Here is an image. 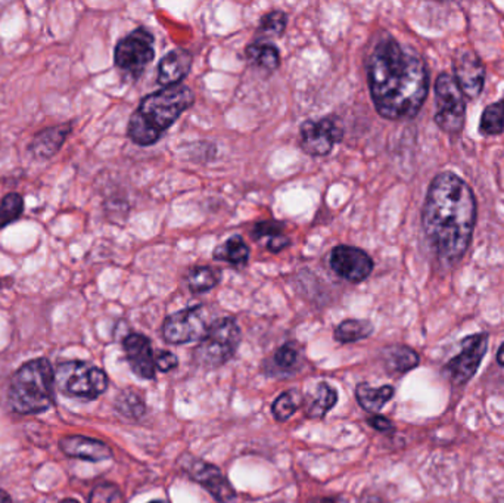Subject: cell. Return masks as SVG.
Here are the masks:
<instances>
[{
  "instance_id": "cell-24",
  "label": "cell",
  "mask_w": 504,
  "mask_h": 503,
  "mask_svg": "<svg viewBox=\"0 0 504 503\" xmlns=\"http://www.w3.org/2000/svg\"><path fill=\"white\" fill-rule=\"evenodd\" d=\"M374 332V325L369 321L347 319L336 326L335 340L340 342H356L367 339Z\"/></svg>"
},
{
  "instance_id": "cell-25",
  "label": "cell",
  "mask_w": 504,
  "mask_h": 503,
  "mask_svg": "<svg viewBox=\"0 0 504 503\" xmlns=\"http://www.w3.org/2000/svg\"><path fill=\"white\" fill-rule=\"evenodd\" d=\"M480 132L485 137H497L504 133V100L485 108L481 116Z\"/></svg>"
},
{
  "instance_id": "cell-14",
  "label": "cell",
  "mask_w": 504,
  "mask_h": 503,
  "mask_svg": "<svg viewBox=\"0 0 504 503\" xmlns=\"http://www.w3.org/2000/svg\"><path fill=\"white\" fill-rule=\"evenodd\" d=\"M183 468L188 471L192 480L206 487L218 502L232 503L236 499L234 487L225 479L217 466L204 463L201 459L190 458L189 463H183Z\"/></svg>"
},
{
  "instance_id": "cell-30",
  "label": "cell",
  "mask_w": 504,
  "mask_h": 503,
  "mask_svg": "<svg viewBox=\"0 0 504 503\" xmlns=\"http://www.w3.org/2000/svg\"><path fill=\"white\" fill-rule=\"evenodd\" d=\"M287 17L282 11H271L260 20L259 31L266 38H280L287 30Z\"/></svg>"
},
{
  "instance_id": "cell-15",
  "label": "cell",
  "mask_w": 504,
  "mask_h": 503,
  "mask_svg": "<svg viewBox=\"0 0 504 503\" xmlns=\"http://www.w3.org/2000/svg\"><path fill=\"white\" fill-rule=\"evenodd\" d=\"M123 347L128 365L136 375L144 380L155 378V356L149 339L142 334H130L124 339Z\"/></svg>"
},
{
  "instance_id": "cell-5",
  "label": "cell",
  "mask_w": 504,
  "mask_h": 503,
  "mask_svg": "<svg viewBox=\"0 0 504 503\" xmlns=\"http://www.w3.org/2000/svg\"><path fill=\"white\" fill-rule=\"evenodd\" d=\"M55 385L62 394L83 401H94L107 392L108 376L91 363L70 360L57 365Z\"/></svg>"
},
{
  "instance_id": "cell-39",
  "label": "cell",
  "mask_w": 504,
  "mask_h": 503,
  "mask_svg": "<svg viewBox=\"0 0 504 503\" xmlns=\"http://www.w3.org/2000/svg\"><path fill=\"white\" fill-rule=\"evenodd\" d=\"M316 503H336V502H335V500H332V499H322V500H319V502H316Z\"/></svg>"
},
{
  "instance_id": "cell-6",
  "label": "cell",
  "mask_w": 504,
  "mask_h": 503,
  "mask_svg": "<svg viewBox=\"0 0 504 503\" xmlns=\"http://www.w3.org/2000/svg\"><path fill=\"white\" fill-rule=\"evenodd\" d=\"M241 342V330L232 318L218 319L209 325L206 337L195 350V360L204 366H220L234 355Z\"/></svg>"
},
{
  "instance_id": "cell-18",
  "label": "cell",
  "mask_w": 504,
  "mask_h": 503,
  "mask_svg": "<svg viewBox=\"0 0 504 503\" xmlns=\"http://www.w3.org/2000/svg\"><path fill=\"white\" fill-rule=\"evenodd\" d=\"M71 128H73L71 123H64L41 130L30 144V153L38 160H49L55 157L61 151L62 145L66 144Z\"/></svg>"
},
{
  "instance_id": "cell-20",
  "label": "cell",
  "mask_w": 504,
  "mask_h": 503,
  "mask_svg": "<svg viewBox=\"0 0 504 503\" xmlns=\"http://www.w3.org/2000/svg\"><path fill=\"white\" fill-rule=\"evenodd\" d=\"M357 402L361 408L370 413H377L393 399V388L384 385L381 388L370 387L369 384L361 383L356 388Z\"/></svg>"
},
{
  "instance_id": "cell-36",
  "label": "cell",
  "mask_w": 504,
  "mask_h": 503,
  "mask_svg": "<svg viewBox=\"0 0 504 503\" xmlns=\"http://www.w3.org/2000/svg\"><path fill=\"white\" fill-rule=\"evenodd\" d=\"M369 424L372 425L375 429H377V431H382V433H386V431L393 429V422L384 417L370 418Z\"/></svg>"
},
{
  "instance_id": "cell-29",
  "label": "cell",
  "mask_w": 504,
  "mask_h": 503,
  "mask_svg": "<svg viewBox=\"0 0 504 503\" xmlns=\"http://www.w3.org/2000/svg\"><path fill=\"white\" fill-rule=\"evenodd\" d=\"M299 404H301V394L296 390L285 392L276 399L271 412L278 421L285 422L298 410Z\"/></svg>"
},
{
  "instance_id": "cell-40",
  "label": "cell",
  "mask_w": 504,
  "mask_h": 503,
  "mask_svg": "<svg viewBox=\"0 0 504 503\" xmlns=\"http://www.w3.org/2000/svg\"><path fill=\"white\" fill-rule=\"evenodd\" d=\"M61 503H80V502H77V500L75 499H64L62 500Z\"/></svg>"
},
{
  "instance_id": "cell-19",
  "label": "cell",
  "mask_w": 504,
  "mask_h": 503,
  "mask_svg": "<svg viewBox=\"0 0 504 503\" xmlns=\"http://www.w3.org/2000/svg\"><path fill=\"white\" fill-rule=\"evenodd\" d=\"M246 59L261 70L276 71L280 66V52L269 41H255L246 46Z\"/></svg>"
},
{
  "instance_id": "cell-35",
  "label": "cell",
  "mask_w": 504,
  "mask_h": 503,
  "mask_svg": "<svg viewBox=\"0 0 504 503\" xmlns=\"http://www.w3.org/2000/svg\"><path fill=\"white\" fill-rule=\"evenodd\" d=\"M289 243H291L289 238L285 234H282V235L275 236L270 241H267L266 247L270 252H280L285 248L289 247Z\"/></svg>"
},
{
  "instance_id": "cell-9",
  "label": "cell",
  "mask_w": 504,
  "mask_h": 503,
  "mask_svg": "<svg viewBox=\"0 0 504 503\" xmlns=\"http://www.w3.org/2000/svg\"><path fill=\"white\" fill-rule=\"evenodd\" d=\"M342 139L344 126L340 117L328 116L319 120H305L299 128V146L312 157H326Z\"/></svg>"
},
{
  "instance_id": "cell-23",
  "label": "cell",
  "mask_w": 504,
  "mask_h": 503,
  "mask_svg": "<svg viewBox=\"0 0 504 503\" xmlns=\"http://www.w3.org/2000/svg\"><path fill=\"white\" fill-rule=\"evenodd\" d=\"M222 281V272L211 266H197L186 275V284L193 294L208 293Z\"/></svg>"
},
{
  "instance_id": "cell-11",
  "label": "cell",
  "mask_w": 504,
  "mask_h": 503,
  "mask_svg": "<svg viewBox=\"0 0 504 503\" xmlns=\"http://www.w3.org/2000/svg\"><path fill=\"white\" fill-rule=\"evenodd\" d=\"M208 328L206 307L197 305L168 316L163 326V335L170 344H186L197 340L201 341Z\"/></svg>"
},
{
  "instance_id": "cell-27",
  "label": "cell",
  "mask_w": 504,
  "mask_h": 503,
  "mask_svg": "<svg viewBox=\"0 0 504 503\" xmlns=\"http://www.w3.org/2000/svg\"><path fill=\"white\" fill-rule=\"evenodd\" d=\"M24 213V199L17 192L4 195L0 201V229L17 222Z\"/></svg>"
},
{
  "instance_id": "cell-41",
  "label": "cell",
  "mask_w": 504,
  "mask_h": 503,
  "mask_svg": "<svg viewBox=\"0 0 504 503\" xmlns=\"http://www.w3.org/2000/svg\"><path fill=\"white\" fill-rule=\"evenodd\" d=\"M149 503H163V502H160V500H151V502Z\"/></svg>"
},
{
  "instance_id": "cell-7",
  "label": "cell",
  "mask_w": 504,
  "mask_h": 503,
  "mask_svg": "<svg viewBox=\"0 0 504 503\" xmlns=\"http://www.w3.org/2000/svg\"><path fill=\"white\" fill-rule=\"evenodd\" d=\"M435 123L443 132L459 135L466 120V101L455 77L441 73L435 82Z\"/></svg>"
},
{
  "instance_id": "cell-32",
  "label": "cell",
  "mask_w": 504,
  "mask_h": 503,
  "mask_svg": "<svg viewBox=\"0 0 504 503\" xmlns=\"http://www.w3.org/2000/svg\"><path fill=\"white\" fill-rule=\"evenodd\" d=\"M299 351L294 344H285L276 351L275 363L280 369H292L298 363Z\"/></svg>"
},
{
  "instance_id": "cell-2",
  "label": "cell",
  "mask_w": 504,
  "mask_h": 503,
  "mask_svg": "<svg viewBox=\"0 0 504 503\" xmlns=\"http://www.w3.org/2000/svg\"><path fill=\"white\" fill-rule=\"evenodd\" d=\"M476 225V199L471 186L453 172L430 181L423 204L422 226L439 260L455 264L464 259Z\"/></svg>"
},
{
  "instance_id": "cell-28",
  "label": "cell",
  "mask_w": 504,
  "mask_h": 503,
  "mask_svg": "<svg viewBox=\"0 0 504 503\" xmlns=\"http://www.w3.org/2000/svg\"><path fill=\"white\" fill-rule=\"evenodd\" d=\"M115 408L121 415L128 418H140L145 413L144 399L135 390H124L119 393V399L115 402Z\"/></svg>"
},
{
  "instance_id": "cell-3",
  "label": "cell",
  "mask_w": 504,
  "mask_h": 503,
  "mask_svg": "<svg viewBox=\"0 0 504 503\" xmlns=\"http://www.w3.org/2000/svg\"><path fill=\"white\" fill-rule=\"evenodd\" d=\"M195 102V95L185 84L164 87L151 93L140 102L128 121V135L139 146L158 142L167 128H172Z\"/></svg>"
},
{
  "instance_id": "cell-21",
  "label": "cell",
  "mask_w": 504,
  "mask_h": 503,
  "mask_svg": "<svg viewBox=\"0 0 504 503\" xmlns=\"http://www.w3.org/2000/svg\"><path fill=\"white\" fill-rule=\"evenodd\" d=\"M214 260L225 261L234 266H243L250 260V248L243 236L234 235L218 245L213 252Z\"/></svg>"
},
{
  "instance_id": "cell-38",
  "label": "cell",
  "mask_w": 504,
  "mask_h": 503,
  "mask_svg": "<svg viewBox=\"0 0 504 503\" xmlns=\"http://www.w3.org/2000/svg\"><path fill=\"white\" fill-rule=\"evenodd\" d=\"M0 503H13L11 496H9L6 491L0 490Z\"/></svg>"
},
{
  "instance_id": "cell-4",
  "label": "cell",
  "mask_w": 504,
  "mask_h": 503,
  "mask_svg": "<svg viewBox=\"0 0 504 503\" xmlns=\"http://www.w3.org/2000/svg\"><path fill=\"white\" fill-rule=\"evenodd\" d=\"M55 371L45 357L30 360L15 372L8 392L9 408L18 415L41 413L54 403Z\"/></svg>"
},
{
  "instance_id": "cell-17",
  "label": "cell",
  "mask_w": 504,
  "mask_h": 503,
  "mask_svg": "<svg viewBox=\"0 0 504 503\" xmlns=\"http://www.w3.org/2000/svg\"><path fill=\"white\" fill-rule=\"evenodd\" d=\"M192 64L193 57L189 50L181 48L172 50L161 59L156 82L164 87L179 86L188 77Z\"/></svg>"
},
{
  "instance_id": "cell-10",
  "label": "cell",
  "mask_w": 504,
  "mask_h": 503,
  "mask_svg": "<svg viewBox=\"0 0 504 503\" xmlns=\"http://www.w3.org/2000/svg\"><path fill=\"white\" fill-rule=\"evenodd\" d=\"M460 347L462 350L459 355L455 356L443 369L448 380L455 385H464L475 376L484 356L487 355L488 334L478 332L469 335L460 341Z\"/></svg>"
},
{
  "instance_id": "cell-22",
  "label": "cell",
  "mask_w": 504,
  "mask_h": 503,
  "mask_svg": "<svg viewBox=\"0 0 504 503\" xmlns=\"http://www.w3.org/2000/svg\"><path fill=\"white\" fill-rule=\"evenodd\" d=\"M384 362L388 371L406 374L419 365V355L407 346H393L384 353Z\"/></svg>"
},
{
  "instance_id": "cell-37",
  "label": "cell",
  "mask_w": 504,
  "mask_h": 503,
  "mask_svg": "<svg viewBox=\"0 0 504 503\" xmlns=\"http://www.w3.org/2000/svg\"><path fill=\"white\" fill-rule=\"evenodd\" d=\"M497 362H499L500 366H504V342L501 344L499 351H497Z\"/></svg>"
},
{
  "instance_id": "cell-12",
  "label": "cell",
  "mask_w": 504,
  "mask_h": 503,
  "mask_svg": "<svg viewBox=\"0 0 504 503\" xmlns=\"http://www.w3.org/2000/svg\"><path fill=\"white\" fill-rule=\"evenodd\" d=\"M329 264L336 277L353 284L366 281L375 268L372 257L365 250L351 245H338L333 248L329 257Z\"/></svg>"
},
{
  "instance_id": "cell-1",
  "label": "cell",
  "mask_w": 504,
  "mask_h": 503,
  "mask_svg": "<svg viewBox=\"0 0 504 503\" xmlns=\"http://www.w3.org/2000/svg\"><path fill=\"white\" fill-rule=\"evenodd\" d=\"M367 80L377 114L386 120L414 119L429 92L425 61L391 36L377 41L372 50Z\"/></svg>"
},
{
  "instance_id": "cell-26",
  "label": "cell",
  "mask_w": 504,
  "mask_h": 503,
  "mask_svg": "<svg viewBox=\"0 0 504 503\" xmlns=\"http://www.w3.org/2000/svg\"><path fill=\"white\" fill-rule=\"evenodd\" d=\"M336 402H338V394H336L335 388L326 383L319 384L314 399L307 408V417L313 418V419L323 418L335 406Z\"/></svg>"
},
{
  "instance_id": "cell-31",
  "label": "cell",
  "mask_w": 504,
  "mask_h": 503,
  "mask_svg": "<svg viewBox=\"0 0 504 503\" xmlns=\"http://www.w3.org/2000/svg\"><path fill=\"white\" fill-rule=\"evenodd\" d=\"M89 503H123V495L115 484L102 483L92 490Z\"/></svg>"
},
{
  "instance_id": "cell-8",
  "label": "cell",
  "mask_w": 504,
  "mask_h": 503,
  "mask_svg": "<svg viewBox=\"0 0 504 503\" xmlns=\"http://www.w3.org/2000/svg\"><path fill=\"white\" fill-rule=\"evenodd\" d=\"M154 58H155L154 36L144 27L133 30L115 46V66L135 82L144 75Z\"/></svg>"
},
{
  "instance_id": "cell-16",
  "label": "cell",
  "mask_w": 504,
  "mask_h": 503,
  "mask_svg": "<svg viewBox=\"0 0 504 503\" xmlns=\"http://www.w3.org/2000/svg\"><path fill=\"white\" fill-rule=\"evenodd\" d=\"M59 447L70 458L83 459L91 463L105 461L112 456L111 447L107 443L84 436H66L59 440Z\"/></svg>"
},
{
  "instance_id": "cell-33",
  "label": "cell",
  "mask_w": 504,
  "mask_h": 503,
  "mask_svg": "<svg viewBox=\"0 0 504 503\" xmlns=\"http://www.w3.org/2000/svg\"><path fill=\"white\" fill-rule=\"evenodd\" d=\"M282 234L283 226L280 223L266 220V222H260L255 225L254 231H252V238L255 241L264 240V238H267V241H270L271 238L282 235Z\"/></svg>"
},
{
  "instance_id": "cell-34",
  "label": "cell",
  "mask_w": 504,
  "mask_h": 503,
  "mask_svg": "<svg viewBox=\"0 0 504 503\" xmlns=\"http://www.w3.org/2000/svg\"><path fill=\"white\" fill-rule=\"evenodd\" d=\"M176 355L172 353V351H160L158 355L155 356V366L160 369L161 372H168L174 369L177 366Z\"/></svg>"
},
{
  "instance_id": "cell-13",
  "label": "cell",
  "mask_w": 504,
  "mask_h": 503,
  "mask_svg": "<svg viewBox=\"0 0 504 503\" xmlns=\"http://www.w3.org/2000/svg\"><path fill=\"white\" fill-rule=\"evenodd\" d=\"M453 66L455 80L462 93L471 100L478 98L485 84V66L480 57L471 49L460 50Z\"/></svg>"
}]
</instances>
